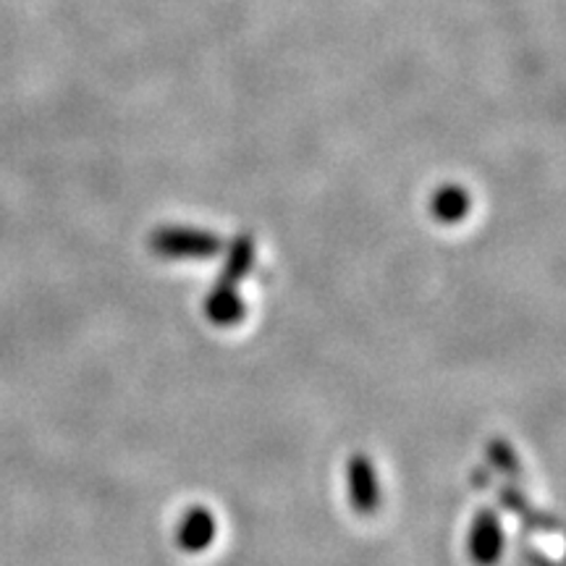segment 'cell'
I'll return each instance as SVG.
<instances>
[{
	"instance_id": "cell-5",
	"label": "cell",
	"mask_w": 566,
	"mask_h": 566,
	"mask_svg": "<svg viewBox=\"0 0 566 566\" xmlns=\"http://www.w3.org/2000/svg\"><path fill=\"white\" fill-rule=\"evenodd\" d=\"M470 195H467L464 187H457V184H446V187L436 189V195L430 197V216L446 226L464 221L470 216Z\"/></svg>"
},
{
	"instance_id": "cell-3",
	"label": "cell",
	"mask_w": 566,
	"mask_h": 566,
	"mask_svg": "<svg viewBox=\"0 0 566 566\" xmlns=\"http://www.w3.org/2000/svg\"><path fill=\"white\" fill-rule=\"evenodd\" d=\"M349 499L359 514H370L380 504V485L370 459L357 454L349 459Z\"/></svg>"
},
{
	"instance_id": "cell-1",
	"label": "cell",
	"mask_w": 566,
	"mask_h": 566,
	"mask_svg": "<svg viewBox=\"0 0 566 566\" xmlns=\"http://www.w3.org/2000/svg\"><path fill=\"white\" fill-rule=\"evenodd\" d=\"M153 250L171 260H202L221 252V237L202 229H184V226H163L153 233Z\"/></svg>"
},
{
	"instance_id": "cell-6",
	"label": "cell",
	"mask_w": 566,
	"mask_h": 566,
	"mask_svg": "<svg viewBox=\"0 0 566 566\" xmlns=\"http://www.w3.org/2000/svg\"><path fill=\"white\" fill-rule=\"evenodd\" d=\"M205 315H208L210 323L221 325V328H229V325H237L244 321V302L239 296L237 289L218 286L212 289L208 302H205Z\"/></svg>"
},
{
	"instance_id": "cell-4",
	"label": "cell",
	"mask_w": 566,
	"mask_h": 566,
	"mask_svg": "<svg viewBox=\"0 0 566 566\" xmlns=\"http://www.w3.org/2000/svg\"><path fill=\"white\" fill-rule=\"evenodd\" d=\"M212 537H216V516H212L208 509H192V512L184 514L179 533H176V541L184 551L189 554H200V551L210 548Z\"/></svg>"
},
{
	"instance_id": "cell-7",
	"label": "cell",
	"mask_w": 566,
	"mask_h": 566,
	"mask_svg": "<svg viewBox=\"0 0 566 566\" xmlns=\"http://www.w3.org/2000/svg\"><path fill=\"white\" fill-rule=\"evenodd\" d=\"M252 265H254V239L242 233V237H237L231 242L229 258H226V268H223L221 281H218V286L237 289L239 281L250 273Z\"/></svg>"
},
{
	"instance_id": "cell-2",
	"label": "cell",
	"mask_w": 566,
	"mask_h": 566,
	"mask_svg": "<svg viewBox=\"0 0 566 566\" xmlns=\"http://www.w3.org/2000/svg\"><path fill=\"white\" fill-rule=\"evenodd\" d=\"M504 554V530H501L499 516L491 509L475 516V525L470 533V556L480 566H493Z\"/></svg>"
},
{
	"instance_id": "cell-8",
	"label": "cell",
	"mask_w": 566,
	"mask_h": 566,
	"mask_svg": "<svg viewBox=\"0 0 566 566\" xmlns=\"http://www.w3.org/2000/svg\"><path fill=\"white\" fill-rule=\"evenodd\" d=\"M499 495H501V501H504V504L512 509V512L520 514L522 520H527L533 527H554V525H548V520H543L541 514L533 512V509H530L525 501L520 499V495H516L514 491H509V488H504V491H501Z\"/></svg>"
},
{
	"instance_id": "cell-9",
	"label": "cell",
	"mask_w": 566,
	"mask_h": 566,
	"mask_svg": "<svg viewBox=\"0 0 566 566\" xmlns=\"http://www.w3.org/2000/svg\"><path fill=\"white\" fill-rule=\"evenodd\" d=\"M488 451H491L493 464L499 467L504 475H516V470H520V467H516V457H514L512 446H509L506 441H493L491 449H488Z\"/></svg>"
}]
</instances>
